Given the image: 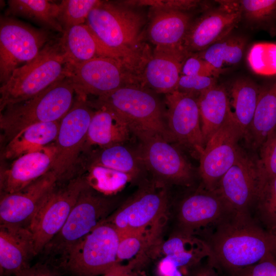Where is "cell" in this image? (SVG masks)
<instances>
[{
    "label": "cell",
    "mask_w": 276,
    "mask_h": 276,
    "mask_svg": "<svg viewBox=\"0 0 276 276\" xmlns=\"http://www.w3.org/2000/svg\"><path fill=\"white\" fill-rule=\"evenodd\" d=\"M208 245V258L228 274L276 255V236L251 215L234 212L200 237Z\"/></svg>",
    "instance_id": "6da1fadb"
},
{
    "label": "cell",
    "mask_w": 276,
    "mask_h": 276,
    "mask_svg": "<svg viewBox=\"0 0 276 276\" xmlns=\"http://www.w3.org/2000/svg\"><path fill=\"white\" fill-rule=\"evenodd\" d=\"M144 15L119 2L101 1L88 14L85 24L107 48L122 56L134 70L142 63V32Z\"/></svg>",
    "instance_id": "7a4b0ae2"
},
{
    "label": "cell",
    "mask_w": 276,
    "mask_h": 276,
    "mask_svg": "<svg viewBox=\"0 0 276 276\" xmlns=\"http://www.w3.org/2000/svg\"><path fill=\"white\" fill-rule=\"evenodd\" d=\"M88 102L93 108L104 107L119 114L128 123L133 134H157L171 143L164 104L156 93L141 84L125 85Z\"/></svg>",
    "instance_id": "3957f363"
},
{
    "label": "cell",
    "mask_w": 276,
    "mask_h": 276,
    "mask_svg": "<svg viewBox=\"0 0 276 276\" xmlns=\"http://www.w3.org/2000/svg\"><path fill=\"white\" fill-rule=\"evenodd\" d=\"M75 91L68 78L56 82L34 97L7 106L0 114V128L8 142L33 124L60 121L71 109Z\"/></svg>",
    "instance_id": "277c9868"
},
{
    "label": "cell",
    "mask_w": 276,
    "mask_h": 276,
    "mask_svg": "<svg viewBox=\"0 0 276 276\" xmlns=\"http://www.w3.org/2000/svg\"><path fill=\"white\" fill-rule=\"evenodd\" d=\"M67 67L58 39H51L36 57L15 70L0 87V111L27 100L66 77Z\"/></svg>",
    "instance_id": "5b68a950"
},
{
    "label": "cell",
    "mask_w": 276,
    "mask_h": 276,
    "mask_svg": "<svg viewBox=\"0 0 276 276\" xmlns=\"http://www.w3.org/2000/svg\"><path fill=\"white\" fill-rule=\"evenodd\" d=\"M120 234L102 222L62 257L63 266L76 276L104 274L117 263Z\"/></svg>",
    "instance_id": "8992f818"
},
{
    "label": "cell",
    "mask_w": 276,
    "mask_h": 276,
    "mask_svg": "<svg viewBox=\"0 0 276 276\" xmlns=\"http://www.w3.org/2000/svg\"><path fill=\"white\" fill-rule=\"evenodd\" d=\"M51 40L45 28L37 29L13 16L0 17V82H6L13 71L32 60Z\"/></svg>",
    "instance_id": "52a82bcc"
},
{
    "label": "cell",
    "mask_w": 276,
    "mask_h": 276,
    "mask_svg": "<svg viewBox=\"0 0 276 276\" xmlns=\"http://www.w3.org/2000/svg\"><path fill=\"white\" fill-rule=\"evenodd\" d=\"M112 208L109 199L96 194L87 186L80 194L61 230L42 251L50 255L63 256L105 220Z\"/></svg>",
    "instance_id": "ba28073f"
},
{
    "label": "cell",
    "mask_w": 276,
    "mask_h": 276,
    "mask_svg": "<svg viewBox=\"0 0 276 276\" xmlns=\"http://www.w3.org/2000/svg\"><path fill=\"white\" fill-rule=\"evenodd\" d=\"M137 147L145 170L152 175L154 181L167 186L189 185L193 178L190 164L180 151L161 135L139 132Z\"/></svg>",
    "instance_id": "9c48e42d"
},
{
    "label": "cell",
    "mask_w": 276,
    "mask_h": 276,
    "mask_svg": "<svg viewBox=\"0 0 276 276\" xmlns=\"http://www.w3.org/2000/svg\"><path fill=\"white\" fill-rule=\"evenodd\" d=\"M76 95L98 97L130 84H139L134 72L123 62L98 57L67 68V76Z\"/></svg>",
    "instance_id": "30bf717a"
},
{
    "label": "cell",
    "mask_w": 276,
    "mask_h": 276,
    "mask_svg": "<svg viewBox=\"0 0 276 276\" xmlns=\"http://www.w3.org/2000/svg\"><path fill=\"white\" fill-rule=\"evenodd\" d=\"M88 186L78 176L49 194L32 219L28 229L33 239L35 255L41 252L64 224L82 191Z\"/></svg>",
    "instance_id": "8fae6325"
},
{
    "label": "cell",
    "mask_w": 276,
    "mask_h": 276,
    "mask_svg": "<svg viewBox=\"0 0 276 276\" xmlns=\"http://www.w3.org/2000/svg\"><path fill=\"white\" fill-rule=\"evenodd\" d=\"M87 97L76 95L72 106L60 122L55 141L56 154L52 167L59 179L72 171L84 148L87 131L95 111Z\"/></svg>",
    "instance_id": "7c38bea8"
},
{
    "label": "cell",
    "mask_w": 276,
    "mask_h": 276,
    "mask_svg": "<svg viewBox=\"0 0 276 276\" xmlns=\"http://www.w3.org/2000/svg\"><path fill=\"white\" fill-rule=\"evenodd\" d=\"M241 137L242 132L232 114L208 141L199 156V173L202 187L214 190L241 153L238 146Z\"/></svg>",
    "instance_id": "4fadbf2b"
},
{
    "label": "cell",
    "mask_w": 276,
    "mask_h": 276,
    "mask_svg": "<svg viewBox=\"0 0 276 276\" xmlns=\"http://www.w3.org/2000/svg\"><path fill=\"white\" fill-rule=\"evenodd\" d=\"M167 203L166 186L153 181L141 187L133 196L103 222L112 224L120 233L145 231L164 215Z\"/></svg>",
    "instance_id": "5bb4252c"
},
{
    "label": "cell",
    "mask_w": 276,
    "mask_h": 276,
    "mask_svg": "<svg viewBox=\"0 0 276 276\" xmlns=\"http://www.w3.org/2000/svg\"><path fill=\"white\" fill-rule=\"evenodd\" d=\"M197 97L174 90L165 96L167 125L171 142L187 148L199 157L205 144Z\"/></svg>",
    "instance_id": "9a60e30c"
},
{
    "label": "cell",
    "mask_w": 276,
    "mask_h": 276,
    "mask_svg": "<svg viewBox=\"0 0 276 276\" xmlns=\"http://www.w3.org/2000/svg\"><path fill=\"white\" fill-rule=\"evenodd\" d=\"M217 6L208 8L192 22L183 42L191 54L201 52L233 33L241 21L238 1H216Z\"/></svg>",
    "instance_id": "2e32d148"
},
{
    "label": "cell",
    "mask_w": 276,
    "mask_h": 276,
    "mask_svg": "<svg viewBox=\"0 0 276 276\" xmlns=\"http://www.w3.org/2000/svg\"><path fill=\"white\" fill-rule=\"evenodd\" d=\"M260 188L257 158L242 151L214 190L234 212L250 215Z\"/></svg>",
    "instance_id": "e0dca14e"
},
{
    "label": "cell",
    "mask_w": 276,
    "mask_h": 276,
    "mask_svg": "<svg viewBox=\"0 0 276 276\" xmlns=\"http://www.w3.org/2000/svg\"><path fill=\"white\" fill-rule=\"evenodd\" d=\"M234 212L215 190L202 186L180 202L177 231L193 235L200 231L201 236Z\"/></svg>",
    "instance_id": "ac0fdd59"
},
{
    "label": "cell",
    "mask_w": 276,
    "mask_h": 276,
    "mask_svg": "<svg viewBox=\"0 0 276 276\" xmlns=\"http://www.w3.org/2000/svg\"><path fill=\"white\" fill-rule=\"evenodd\" d=\"M59 178L53 170L23 189L1 195V224L28 228L36 212L56 187Z\"/></svg>",
    "instance_id": "d6986e66"
},
{
    "label": "cell",
    "mask_w": 276,
    "mask_h": 276,
    "mask_svg": "<svg viewBox=\"0 0 276 276\" xmlns=\"http://www.w3.org/2000/svg\"><path fill=\"white\" fill-rule=\"evenodd\" d=\"M191 54L183 47H156L142 67V85L156 94L175 90L182 64Z\"/></svg>",
    "instance_id": "ffe728a7"
},
{
    "label": "cell",
    "mask_w": 276,
    "mask_h": 276,
    "mask_svg": "<svg viewBox=\"0 0 276 276\" xmlns=\"http://www.w3.org/2000/svg\"><path fill=\"white\" fill-rule=\"evenodd\" d=\"M56 154L54 143L16 158L1 173V195L19 191L52 169Z\"/></svg>",
    "instance_id": "44dd1931"
},
{
    "label": "cell",
    "mask_w": 276,
    "mask_h": 276,
    "mask_svg": "<svg viewBox=\"0 0 276 276\" xmlns=\"http://www.w3.org/2000/svg\"><path fill=\"white\" fill-rule=\"evenodd\" d=\"M58 40L67 68L98 57L114 58L131 68L122 56L105 46L85 24L64 31Z\"/></svg>",
    "instance_id": "7402d4cb"
},
{
    "label": "cell",
    "mask_w": 276,
    "mask_h": 276,
    "mask_svg": "<svg viewBox=\"0 0 276 276\" xmlns=\"http://www.w3.org/2000/svg\"><path fill=\"white\" fill-rule=\"evenodd\" d=\"M35 255L28 228L0 225V269L3 276H16L29 267Z\"/></svg>",
    "instance_id": "603a6c76"
},
{
    "label": "cell",
    "mask_w": 276,
    "mask_h": 276,
    "mask_svg": "<svg viewBox=\"0 0 276 276\" xmlns=\"http://www.w3.org/2000/svg\"><path fill=\"white\" fill-rule=\"evenodd\" d=\"M192 22L190 12L169 7H158L148 27L149 39L156 47H183Z\"/></svg>",
    "instance_id": "cb8c5ba5"
},
{
    "label": "cell",
    "mask_w": 276,
    "mask_h": 276,
    "mask_svg": "<svg viewBox=\"0 0 276 276\" xmlns=\"http://www.w3.org/2000/svg\"><path fill=\"white\" fill-rule=\"evenodd\" d=\"M89 125L84 148H100L125 144L132 133L128 123L114 112L104 107L96 108Z\"/></svg>",
    "instance_id": "d4e9b609"
},
{
    "label": "cell",
    "mask_w": 276,
    "mask_h": 276,
    "mask_svg": "<svg viewBox=\"0 0 276 276\" xmlns=\"http://www.w3.org/2000/svg\"><path fill=\"white\" fill-rule=\"evenodd\" d=\"M233 117L245 139L253 120L262 86L240 77L226 85Z\"/></svg>",
    "instance_id": "484cf974"
},
{
    "label": "cell",
    "mask_w": 276,
    "mask_h": 276,
    "mask_svg": "<svg viewBox=\"0 0 276 276\" xmlns=\"http://www.w3.org/2000/svg\"><path fill=\"white\" fill-rule=\"evenodd\" d=\"M201 128L206 145L232 115L226 85L218 83L197 98Z\"/></svg>",
    "instance_id": "4316f807"
},
{
    "label": "cell",
    "mask_w": 276,
    "mask_h": 276,
    "mask_svg": "<svg viewBox=\"0 0 276 276\" xmlns=\"http://www.w3.org/2000/svg\"><path fill=\"white\" fill-rule=\"evenodd\" d=\"M60 122L37 123L25 128L7 142L3 150V157L16 159L49 145L56 139Z\"/></svg>",
    "instance_id": "83f0119b"
},
{
    "label": "cell",
    "mask_w": 276,
    "mask_h": 276,
    "mask_svg": "<svg viewBox=\"0 0 276 276\" xmlns=\"http://www.w3.org/2000/svg\"><path fill=\"white\" fill-rule=\"evenodd\" d=\"M276 130V80L262 86L246 141L260 148Z\"/></svg>",
    "instance_id": "f1b7e54d"
},
{
    "label": "cell",
    "mask_w": 276,
    "mask_h": 276,
    "mask_svg": "<svg viewBox=\"0 0 276 276\" xmlns=\"http://www.w3.org/2000/svg\"><path fill=\"white\" fill-rule=\"evenodd\" d=\"M162 251L176 267L197 265L210 256V250L200 238L177 231L163 245Z\"/></svg>",
    "instance_id": "f546056e"
},
{
    "label": "cell",
    "mask_w": 276,
    "mask_h": 276,
    "mask_svg": "<svg viewBox=\"0 0 276 276\" xmlns=\"http://www.w3.org/2000/svg\"><path fill=\"white\" fill-rule=\"evenodd\" d=\"M90 166H100L138 177L145 170L137 149H133L125 144H117L91 153Z\"/></svg>",
    "instance_id": "4dcf8cb0"
},
{
    "label": "cell",
    "mask_w": 276,
    "mask_h": 276,
    "mask_svg": "<svg viewBox=\"0 0 276 276\" xmlns=\"http://www.w3.org/2000/svg\"><path fill=\"white\" fill-rule=\"evenodd\" d=\"M58 8V4L47 0H9L5 15L22 17L46 29L62 33L57 19Z\"/></svg>",
    "instance_id": "1f68e13d"
},
{
    "label": "cell",
    "mask_w": 276,
    "mask_h": 276,
    "mask_svg": "<svg viewBox=\"0 0 276 276\" xmlns=\"http://www.w3.org/2000/svg\"><path fill=\"white\" fill-rule=\"evenodd\" d=\"M247 40L243 36L231 33L206 49L194 53L217 69L236 65L242 60Z\"/></svg>",
    "instance_id": "d6a6232c"
},
{
    "label": "cell",
    "mask_w": 276,
    "mask_h": 276,
    "mask_svg": "<svg viewBox=\"0 0 276 276\" xmlns=\"http://www.w3.org/2000/svg\"><path fill=\"white\" fill-rule=\"evenodd\" d=\"M241 21L252 29L276 32V0L238 1Z\"/></svg>",
    "instance_id": "836d02e7"
},
{
    "label": "cell",
    "mask_w": 276,
    "mask_h": 276,
    "mask_svg": "<svg viewBox=\"0 0 276 276\" xmlns=\"http://www.w3.org/2000/svg\"><path fill=\"white\" fill-rule=\"evenodd\" d=\"M250 215L262 227L276 236V177L263 184Z\"/></svg>",
    "instance_id": "e575fe53"
},
{
    "label": "cell",
    "mask_w": 276,
    "mask_h": 276,
    "mask_svg": "<svg viewBox=\"0 0 276 276\" xmlns=\"http://www.w3.org/2000/svg\"><path fill=\"white\" fill-rule=\"evenodd\" d=\"M133 177L127 173L100 166H90L85 178L92 189L109 195L121 190Z\"/></svg>",
    "instance_id": "d590c367"
},
{
    "label": "cell",
    "mask_w": 276,
    "mask_h": 276,
    "mask_svg": "<svg viewBox=\"0 0 276 276\" xmlns=\"http://www.w3.org/2000/svg\"><path fill=\"white\" fill-rule=\"evenodd\" d=\"M100 2L97 0L62 1L58 4L57 19L63 32L73 27L84 24L90 12Z\"/></svg>",
    "instance_id": "8d00e7d4"
},
{
    "label": "cell",
    "mask_w": 276,
    "mask_h": 276,
    "mask_svg": "<svg viewBox=\"0 0 276 276\" xmlns=\"http://www.w3.org/2000/svg\"><path fill=\"white\" fill-rule=\"evenodd\" d=\"M259 150L257 165L261 188L266 181L276 177V130L263 143Z\"/></svg>",
    "instance_id": "74e56055"
},
{
    "label": "cell",
    "mask_w": 276,
    "mask_h": 276,
    "mask_svg": "<svg viewBox=\"0 0 276 276\" xmlns=\"http://www.w3.org/2000/svg\"><path fill=\"white\" fill-rule=\"evenodd\" d=\"M145 231H132L120 233L117 251V261L131 258L141 249L144 242Z\"/></svg>",
    "instance_id": "f35d334b"
},
{
    "label": "cell",
    "mask_w": 276,
    "mask_h": 276,
    "mask_svg": "<svg viewBox=\"0 0 276 276\" xmlns=\"http://www.w3.org/2000/svg\"><path fill=\"white\" fill-rule=\"evenodd\" d=\"M217 78L203 76L181 75L176 90L198 97L200 94L216 85Z\"/></svg>",
    "instance_id": "ab89813d"
},
{
    "label": "cell",
    "mask_w": 276,
    "mask_h": 276,
    "mask_svg": "<svg viewBox=\"0 0 276 276\" xmlns=\"http://www.w3.org/2000/svg\"><path fill=\"white\" fill-rule=\"evenodd\" d=\"M225 71L216 68L210 63L195 54H192L185 60L181 75L203 76L218 78Z\"/></svg>",
    "instance_id": "60d3db41"
},
{
    "label": "cell",
    "mask_w": 276,
    "mask_h": 276,
    "mask_svg": "<svg viewBox=\"0 0 276 276\" xmlns=\"http://www.w3.org/2000/svg\"><path fill=\"white\" fill-rule=\"evenodd\" d=\"M228 276H276V255L234 271Z\"/></svg>",
    "instance_id": "b9f144b4"
},
{
    "label": "cell",
    "mask_w": 276,
    "mask_h": 276,
    "mask_svg": "<svg viewBox=\"0 0 276 276\" xmlns=\"http://www.w3.org/2000/svg\"><path fill=\"white\" fill-rule=\"evenodd\" d=\"M16 276H57L46 266L37 264L30 266L28 269Z\"/></svg>",
    "instance_id": "7bdbcfd3"
},
{
    "label": "cell",
    "mask_w": 276,
    "mask_h": 276,
    "mask_svg": "<svg viewBox=\"0 0 276 276\" xmlns=\"http://www.w3.org/2000/svg\"><path fill=\"white\" fill-rule=\"evenodd\" d=\"M158 270L161 276H181L178 268L166 257L160 262Z\"/></svg>",
    "instance_id": "ee69618b"
},
{
    "label": "cell",
    "mask_w": 276,
    "mask_h": 276,
    "mask_svg": "<svg viewBox=\"0 0 276 276\" xmlns=\"http://www.w3.org/2000/svg\"><path fill=\"white\" fill-rule=\"evenodd\" d=\"M216 269V268L207 258L206 264L196 268L190 276H219Z\"/></svg>",
    "instance_id": "f6af8a7d"
},
{
    "label": "cell",
    "mask_w": 276,
    "mask_h": 276,
    "mask_svg": "<svg viewBox=\"0 0 276 276\" xmlns=\"http://www.w3.org/2000/svg\"><path fill=\"white\" fill-rule=\"evenodd\" d=\"M102 276H137L129 269L127 266H125L117 263L109 269Z\"/></svg>",
    "instance_id": "bcb514c9"
}]
</instances>
